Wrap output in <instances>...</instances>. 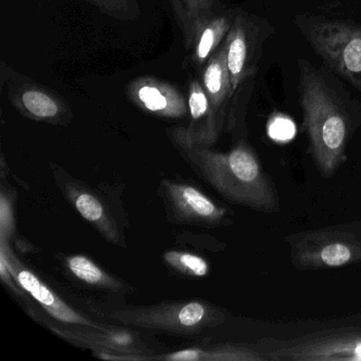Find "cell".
<instances>
[{"label":"cell","mask_w":361,"mask_h":361,"mask_svg":"<svg viewBox=\"0 0 361 361\" xmlns=\"http://www.w3.org/2000/svg\"><path fill=\"white\" fill-rule=\"evenodd\" d=\"M168 133L188 164L228 202L267 214L280 211L276 185L248 142L240 140L229 151L217 152L188 140L174 128Z\"/></svg>","instance_id":"obj_1"},{"label":"cell","mask_w":361,"mask_h":361,"mask_svg":"<svg viewBox=\"0 0 361 361\" xmlns=\"http://www.w3.org/2000/svg\"><path fill=\"white\" fill-rule=\"evenodd\" d=\"M299 90L308 152L321 176L331 178L348 159L350 119L320 75L305 63Z\"/></svg>","instance_id":"obj_2"},{"label":"cell","mask_w":361,"mask_h":361,"mask_svg":"<svg viewBox=\"0 0 361 361\" xmlns=\"http://www.w3.org/2000/svg\"><path fill=\"white\" fill-rule=\"evenodd\" d=\"M109 317L124 326L152 329L178 337L200 335L227 320L223 308L202 300L133 306L111 312Z\"/></svg>","instance_id":"obj_3"},{"label":"cell","mask_w":361,"mask_h":361,"mask_svg":"<svg viewBox=\"0 0 361 361\" xmlns=\"http://www.w3.org/2000/svg\"><path fill=\"white\" fill-rule=\"evenodd\" d=\"M299 270H324L361 263V221L304 230L285 238Z\"/></svg>","instance_id":"obj_4"},{"label":"cell","mask_w":361,"mask_h":361,"mask_svg":"<svg viewBox=\"0 0 361 361\" xmlns=\"http://www.w3.org/2000/svg\"><path fill=\"white\" fill-rule=\"evenodd\" d=\"M268 360L361 361V331H333L293 339H265Z\"/></svg>","instance_id":"obj_5"},{"label":"cell","mask_w":361,"mask_h":361,"mask_svg":"<svg viewBox=\"0 0 361 361\" xmlns=\"http://www.w3.org/2000/svg\"><path fill=\"white\" fill-rule=\"evenodd\" d=\"M0 85L7 92L14 109L32 121L54 126H68L73 114L60 94L35 80L14 71L5 61L0 66Z\"/></svg>","instance_id":"obj_6"},{"label":"cell","mask_w":361,"mask_h":361,"mask_svg":"<svg viewBox=\"0 0 361 361\" xmlns=\"http://www.w3.org/2000/svg\"><path fill=\"white\" fill-rule=\"evenodd\" d=\"M306 37L334 71L361 90V27L339 22L317 23Z\"/></svg>","instance_id":"obj_7"},{"label":"cell","mask_w":361,"mask_h":361,"mask_svg":"<svg viewBox=\"0 0 361 361\" xmlns=\"http://www.w3.org/2000/svg\"><path fill=\"white\" fill-rule=\"evenodd\" d=\"M63 339L82 348H90L105 360H149L152 350L138 334L124 327L59 326L48 325Z\"/></svg>","instance_id":"obj_8"},{"label":"cell","mask_w":361,"mask_h":361,"mask_svg":"<svg viewBox=\"0 0 361 361\" xmlns=\"http://www.w3.org/2000/svg\"><path fill=\"white\" fill-rule=\"evenodd\" d=\"M159 192L169 219L174 223L208 228L229 223L228 208L211 200L195 185L162 179Z\"/></svg>","instance_id":"obj_9"},{"label":"cell","mask_w":361,"mask_h":361,"mask_svg":"<svg viewBox=\"0 0 361 361\" xmlns=\"http://www.w3.org/2000/svg\"><path fill=\"white\" fill-rule=\"evenodd\" d=\"M51 169L56 185L80 215L107 242L126 248L123 232L104 200L87 185L71 178L60 166L52 164Z\"/></svg>","instance_id":"obj_10"},{"label":"cell","mask_w":361,"mask_h":361,"mask_svg":"<svg viewBox=\"0 0 361 361\" xmlns=\"http://www.w3.org/2000/svg\"><path fill=\"white\" fill-rule=\"evenodd\" d=\"M0 262L8 268L16 282L26 290V293H28L50 317L56 319L59 322L67 325H75V326L78 325V326L97 327V329L104 326L73 310L43 281L39 280V276L27 269L16 259V255L9 248L6 238H1Z\"/></svg>","instance_id":"obj_11"},{"label":"cell","mask_w":361,"mask_h":361,"mask_svg":"<svg viewBox=\"0 0 361 361\" xmlns=\"http://www.w3.org/2000/svg\"><path fill=\"white\" fill-rule=\"evenodd\" d=\"M128 100L145 113L164 119L188 117V99L169 82L155 77H139L126 85Z\"/></svg>","instance_id":"obj_12"},{"label":"cell","mask_w":361,"mask_h":361,"mask_svg":"<svg viewBox=\"0 0 361 361\" xmlns=\"http://www.w3.org/2000/svg\"><path fill=\"white\" fill-rule=\"evenodd\" d=\"M187 99L189 126L187 128H173L192 142L212 147L219 140L223 130L219 128L202 82L198 80L190 82Z\"/></svg>","instance_id":"obj_13"},{"label":"cell","mask_w":361,"mask_h":361,"mask_svg":"<svg viewBox=\"0 0 361 361\" xmlns=\"http://www.w3.org/2000/svg\"><path fill=\"white\" fill-rule=\"evenodd\" d=\"M200 82L216 116L219 128L224 130L227 123L228 104L233 97L226 58L225 41L202 67Z\"/></svg>","instance_id":"obj_14"},{"label":"cell","mask_w":361,"mask_h":361,"mask_svg":"<svg viewBox=\"0 0 361 361\" xmlns=\"http://www.w3.org/2000/svg\"><path fill=\"white\" fill-rule=\"evenodd\" d=\"M226 58L231 81L232 92L235 94L243 82L251 75V30L244 16L233 18L231 29L225 39Z\"/></svg>","instance_id":"obj_15"},{"label":"cell","mask_w":361,"mask_h":361,"mask_svg":"<svg viewBox=\"0 0 361 361\" xmlns=\"http://www.w3.org/2000/svg\"><path fill=\"white\" fill-rule=\"evenodd\" d=\"M149 360L166 361H265V355L250 346L227 343L195 346L164 355H153Z\"/></svg>","instance_id":"obj_16"},{"label":"cell","mask_w":361,"mask_h":361,"mask_svg":"<svg viewBox=\"0 0 361 361\" xmlns=\"http://www.w3.org/2000/svg\"><path fill=\"white\" fill-rule=\"evenodd\" d=\"M233 18L225 14L212 13L202 25L192 45V63L196 68L204 67L209 59L224 43L231 29Z\"/></svg>","instance_id":"obj_17"},{"label":"cell","mask_w":361,"mask_h":361,"mask_svg":"<svg viewBox=\"0 0 361 361\" xmlns=\"http://www.w3.org/2000/svg\"><path fill=\"white\" fill-rule=\"evenodd\" d=\"M170 4L183 32L185 48L190 50L202 25L214 13L216 0H170Z\"/></svg>","instance_id":"obj_18"},{"label":"cell","mask_w":361,"mask_h":361,"mask_svg":"<svg viewBox=\"0 0 361 361\" xmlns=\"http://www.w3.org/2000/svg\"><path fill=\"white\" fill-rule=\"evenodd\" d=\"M64 265L71 276L94 288L111 293H121L128 288L122 281L107 274L86 255H68L65 257Z\"/></svg>","instance_id":"obj_19"},{"label":"cell","mask_w":361,"mask_h":361,"mask_svg":"<svg viewBox=\"0 0 361 361\" xmlns=\"http://www.w3.org/2000/svg\"><path fill=\"white\" fill-rule=\"evenodd\" d=\"M164 259L171 269L188 278H204L210 272V266L206 259L188 251H166Z\"/></svg>","instance_id":"obj_20"},{"label":"cell","mask_w":361,"mask_h":361,"mask_svg":"<svg viewBox=\"0 0 361 361\" xmlns=\"http://www.w3.org/2000/svg\"><path fill=\"white\" fill-rule=\"evenodd\" d=\"M50 1V0H45ZM105 16L115 20L130 22L141 16L138 0H85Z\"/></svg>","instance_id":"obj_21"}]
</instances>
